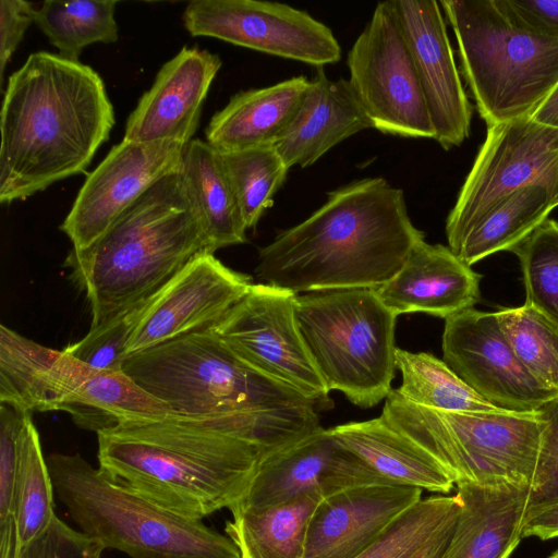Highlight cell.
<instances>
[{"label": "cell", "mask_w": 558, "mask_h": 558, "mask_svg": "<svg viewBox=\"0 0 558 558\" xmlns=\"http://www.w3.org/2000/svg\"><path fill=\"white\" fill-rule=\"evenodd\" d=\"M320 428L314 407L221 416L170 413L97 434L99 469L180 515L231 509L262 459Z\"/></svg>", "instance_id": "1"}, {"label": "cell", "mask_w": 558, "mask_h": 558, "mask_svg": "<svg viewBox=\"0 0 558 558\" xmlns=\"http://www.w3.org/2000/svg\"><path fill=\"white\" fill-rule=\"evenodd\" d=\"M423 239L403 191L384 178H365L329 192L310 217L262 247L255 274L295 294L377 289Z\"/></svg>", "instance_id": "2"}, {"label": "cell", "mask_w": 558, "mask_h": 558, "mask_svg": "<svg viewBox=\"0 0 558 558\" xmlns=\"http://www.w3.org/2000/svg\"><path fill=\"white\" fill-rule=\"evenodd\" d=\"M114 121L104 81L89 65L48 51L29 54L2 100L0 203L83 172Z\"/></svg>", "instance_id": "3"}, {"label": "cell", "mask_w": 558, "mask_h": 558, "mask_svg": "<svg viewBox=\"0 0 558 558\" xmlns=\"http://www.w3.org/2000/svg\"><path fill=\"white\" fill-rule=\"evenodd\" d=\"M208 252L181 168L147 190L88 247L64 265L90 305L89 329L145 303L190 260Z\"/></svg>", "instance_id": "4"}, {"label": "cell", "mask_w": 558, "mask_h": 558, "mask_svg": "<svg viewBox=\"0 0 558 558\" xmlns=\"http://www.w3.org/2000/svg\"><path fill=\"white\" fill-rule=\"evenodd\" d=\"M46 460L54 494L80 531L104 549L130 558H241L228 535L141 496L78 453Z\"/></svg>", "instance_id": "5"}, {"label": "cell", "mask_w": 558, "mask_h": 558, "mask_svg": "<svg viewBox=\"0 0 558 558\" xmlns=\"http://www.w3.org/2000/svg\"><path fill=\"white\" fill-rule=\"evenodd\" d=\"M461 71L487 126L531 117L558 83V38L515 23L500 0H441Z\"/></svg>", "instance_id": "6"}, {"label": "cell", "mask_w": 558, "mask_h": 558, "mask_svg": "<svg viewBox=\"0 0 558 558\" xmlns=\"http://www.w3.org/2000/svg\"><path fill=\"white\" fill-rule=\"evenodd\" d=\"M122 371L172 413L181 415L317 409L298 391L244 363L211 329L130 354Z\"/></svg>", "instance_id": "7"}, {"label": "cell", "mask_w": 558, "mask_h": 558, "mask_svg": "<svg viewBox=\"0 0 558 558\" xmlns=\"http://www.w3.org/2000/svg\"><path fill=\"white\" fill-rule=\"evenodd\" d=\"M294 312L312 361L329 391L368 409L391 391L397 315L375 289L296 294Z\"/></svg>", "instance_id": "8"}, {"label": "cell", "mask_w": 558, "mask_h": 558, "mask_svg": "<svg viewBox=\"0 0 558 558\" xmlns=\"http://www.w3.org/2000/svg\"><path fill=\"white\" fill-rule=\"evenodd\" d=\"M428 450L454 484L530 485L545 421L535 412L427 409L391 389L380 415Z\"/></svg>", "instance_id": "9"}, {"label": "cell", "mask_w": 558, "mask_h": 558, "mask_svg": "<svg viewBox=\"0 0 558 558\" xmlns=\"http://www.w3.org/2000/svg\"><path fill=\"white\" fill-rule=\"evenodd\" d=\"M539 184L558 201V129L524 117L487 126L486 136L446 220L453 252L510 194Z\"/></svg>", "instance_id": "10"}, {"label": "cell", "mask_w": 558, "mask_h": 558, "mask_svg": "<svg viewBox=\"0 0 558 558\" xmlns=\"http://www.w3.org/2000/svg\"><path fill=\"white\" fill-rule=\"evenodd\" d=\"M349 83L372 128L410 138L435 130L407 38L392 7L379 2L348 52Z\"/></svg>", "instance_id": "11"}, {"label": "cell", "mask_w": 558, "mask_h": 558, "mask_svg": "<svg viewBox=\"0 0 558 558\" xmlns=\"http://www.w3.org/2000/svg\"><path fill=\"white\" fill-rule=\"evenodd\" d=\"M296 294L266 283H253L247 293L211 330L244 363L288 386L317 409L332 407L298 327Z\"/></svg>", "instance_id": "12"}, {"label": "cell", "mask_w": 558, "mask_h": 558, "mask_svg": "<svg viewBox=\"0 0 558 558\" xmlns=\"http://www.w3.org/2000/svg\"><path fill=\"white\" fill-rule=\"evenodd\" d=\"M194 37H213L317 68L341 59L332 31L306 11L258 0H194L183 12Z\"/></svg>", "instance_id": "13"}, {"label": "cell", "mask_w": 558, "mask_h": 558, "mask_svg": "<svg viewBox=\"0 0 558 558\" xmlns=\"http://www.w3.org/2000/svg\"><path fill=\"white\" fill-rule=\"evenodd\" d=\"M444 362L493 405L535 412L558 397L521 363L495 312L469 308L445 319Z\"/></svg>", "instance_id": "14"}, {"label": "cell", "mask_w": 558, "mask_h": 558, "mask_svg": "<svg viewBox=\"0 0 558 558\" xmlns=\"http://www.w3.org/2000/svg\"><path fill=\"white\" fill-rule=\"evenodd\" d=\"M184 144L123 138L86 177L60 229L81 251L93 244L147 190L181 168Z\"/></svg>", "instance_id": "15"}, {"label": "cell", "mask_w": 558, "mask_h": 558, "mask_svg": "<svg viewBox=\"0 0 558 558\" xmlns=\"http://www.w3.org/2000/svg\"><path fill=\"white\" fill-rule=\"evenodd\" d=\"M251 277L203 252L142 306L126 356L192 332L211 329L247 293Z\"/></svg>", "instance_id": "16"}, {"label": "cell", "mask_w": 558, "mask_h": 558, "mask_svg": "<svg viewBox=\"0 0 558 558\" xmlns=\"http://www.w3.org/2000/svg\"><path fill=\"white\" fill-rule=\"evenodd\" d=\"M373 483H392L368 468L320 427L265 456L243 497L231 512L257 510L304 495L328 497Z\"/></svg>", "instance_id": "17"}, {"label": "cell", "mask_w": 558, "mask_h": 558, "mask_svg": "<svg viewBox=\"0 0 558 558\" xmlns=\"http://www.w3.org/2000/svg\"><path fill=\"white\" fill-rule=\"evenodd\" d=\"M407 38L435 130L446 150L470 135L472 107L462 85L442 10L435 0H391Z\"/></svg>", "instance_id": "18"}, {"label": "cell", "mask_w": 558, "mask_h": 558, "mask_svg": "<svg viewBox=\"0 0 558 558\" xmlns=\"http://www.w3.org/2000/svg\"><path fill=\"white\" fill-rule=\"evenodd\" d=\"M422 492L396 483H373L323 498L308 522L304 558L357 557L422 499Z\"/></svg>", "instance_id": "19"}, {"label": "cell", "mask_w": 558, "mask_h": 558, "mask_svg": "<svg viewBox=\"0 0 558 558\" xmlns=\"http://www.w3.org/2000/svg\"><path fill=\"white\" fill-rule=\"evenodd\" d=\"M49 389L50 411H65L96 434L171 413L123 371L94 368L63 350L52 365Z\"/></svg>", "instance_id": "20"}, {"label": "cell", "mask_w": 558, "mask_h": 558, "mask_svg": "<svg viewBox=\"0 0 558 558\" xmlns=\"http://www.w3.org/2000/svg\"><path fill=\"white\" fill-rule=\"evenodd\" d=\"M220 68L218 54L182 48L161 66L151 87L138 100L128 118L123 138L187 145L198 128L204 100Z\"/></svg>", "instance_id": "21"}, {"label": "cell", "mask_w": 558, "mask_h": 558, "mask_svg": "<svg viewBox=\"0 0 558 558\" xmlns=\"http://www.w3.org/2000/svg\"><path fill=\"white\" fill-rule=\"evenodd\" d=\"M481 276L448 246L418 241L401 269L375 289L397 316L425 313L448 318L473 308L480 300Z\"/></svg>", "instance_id": "22"}, {"label": "cell", "mask_w": 558, "mask_h": 558, "mask_svg": "<svg viewBox=\"0 0 558 558\" xmlns=\"http://www.w3.org/2000/svg\"><path fill=\"white\" fill-rule=\"evenodd\" d=\"M369 128L349 80H331L318 68L292 121L272 146L289 169L305 168Z\"/></svg>", "instance_id": "23"}, {"label": "cell", "mask_w": 558, "mask_h": 558, "mask_svg": "<svg viewBox=\"0 0 558 558\" xmlns=\"http://www.w3.org/2000/svg\"><path fill=\"white\" fill-rule=\"evenodd\" d=\"M462 500L444 558H509L522 538L530 485H457Z\"/></svg>", "instance_id": "24"}, {"label": "cell", "mask_w": 558, "mask_h": 558, "mask_svg": "<svg viewBox=\"0 0 558 558\" xmlns=\"http://www.w3.org/2000/svg\"><path fill=\"white\" fill-rule=\"evenodd\" d=\"M308 84L299 75L235 94L213 116L206 142L218 153L272 146L292 121Z\"/></svg>", "instance_id": "25"}, {"label": "cell", "mask_w": 558, "mask_h": 558, "mask_svg": "<svg viewBox=\"0 0 558 558\" xmlns=\"http://www.w3.org/2000/svg\"><path fill=\"white\" fill-rule=\"evenodd\" d=\"M333 437L385 480L439 494L454 485L448 470L422 445L381 416L329 428Z\"/></svg>", "instance_id": "26"}, {"label": "cell", "mask_w": 558, "mask_h": 558, "mask_svg": "<svg viewBox=\"0 0 558 558\" xmlns=\"http://www.w3.org/2000/svg\"><path fill=\"white\" fill-rule=\"evenodd\" d=\"M181 174L208 252L245 243L247 229L219 153L207 142L192 140L184 149Z\"/></svg>", "instance_id": "27"}, {"label": "cell", "mask_w": 558, "mask_h": 558, "mask_svg": "<svg viewBox=\"0 0 558 558\" xmlns=\"http://www.w3.org/2000/svg\"><path fill=\"white\" fill-rule=\"evenodd\" d=\"M322 499L304 495L264 509L231 512L226 533L241 558H304L308 522Z\"/></svg>", "instance_id": "28"}, {"label": "cell", "mask_w": 558, "mask_h": 558, "mask_svg": "<svg viewBox=\"0 0 558 558\" xmlns=\"http://www.w3.org/2000/svg\"><path fill=\"white\" fill-rule=\"evenodd\" d=\"M558 207L548 189L534 184L507 196L465 235L453 253L466 265L511 251Z\"/></svg>", "instance_id": "29"}, {"label": "cell", "mask_w": 558, "mask_h": 558, "mask_svg": "<svg viewBox=\"0 0 558 558\" xmlns=\"http://www.w3.org/2000/svg\"><path fill=\"white\" fill-rule=\"evenodd\" d=\"M59 354L1 325V403L32 414L50 411V372Z\"/></svg>", "instance_id": "30"}, {"label": "cell", "mask_w": 558, "mask_h": 558, "mask_svg": "<svg viewBox=\"0 0 558 558\" xmlns=\"http://www.w3.org/2000/svg\"><path fill=\"white\" fill-rule=\"evenodd\" d=\"M396 368L402 377L398 392L414 404L448 412L502 411L474 391L444 361L429 353L397 348Z\"/></svg>", "instance_id": "31"}, {"label": "cell", "mask_w": 558, "mask_h": 558, "mask_svg": "<svg viewBox=\"0 0 558 558\" xmlns=\"http://www.w3.org/2000/svg\"><path fill=\"white\" fill-rule=\"evenodd\" d=\"M116 0H49L35 9L34 23L61 57L78 61L89 45L118 40Z\"/></svg>", "instance_id": "32"}, {"label": "cell", "mask_w": 558, "mask_h": 558, "mask_svg": "<svg viewBox=\"0 0 558 558\" xmlns=\"http://www.w3.org/2000/svg\"><path fill=\"white\" fill-rule=\"evenodd\" d=\"M53 484L31 416L20 441L14 515L20 548L41 534L56 517Z\"/></svg>", "instance_id": "33"}, {"label": "cell", "mask_w": 558, "mask_h": 558, "mask_svg": "<svg viewBox=\"0 0 558 558\" xmlns=\"http://www.w3.org/2000/svg\"><path fill=\"white\" fill-rule=\"evenodd\" d=\"M246 229H254L286 181L289 168L274 146L219 153Z\"/></svg>", "instance_id": "34"}, {"label": "cell", "mask_w": 558, "mask_h": 558, "mask_svg": "<svg viewBox=\"0 0 558 558\" xmlns=\"http://www.w3.org/2000/svg\"><path fill=\"white\" fill-rule=\"evenodd\" d=\"M495 313L521 363L542 384L558 391V327L526 303Z\"/></svg>", "instance_id": "35"}, {"label": "cell", "mask_w": 558, "mask_h": 558, "mask_svg": "<svg viewBox=\"0 0 558 558\" xmlns=\"http://www.w3.org/2000/svg\"><path fill=\"white\" fill-rule=\"evenodd\" d=\"M461 506L458 494L422 498L355 558H409L441 526L457 518Z\"/></svg>", "instance_id": "36"}, {"label": "cell", "mask_w": 558, "mask_h": 558, "mask_svg": "<svg viewBox=\"0 0 558 558\" xmlns=\"http://www.w3.org/2000/svg\"><path fill=\"white\" fill-rule=\"evenodd\" d=\"M510 252L520 262L525 303L558 327V221L547 219Z\"/></svg>", "instance_id": "37"}, {"label": "cell", "mask_w": 558, "mask_h": 558, "mask_svg": "<svg viewBox=\"0 0 558 558\" xmlns=\"http://www.w3.org/2000/svg\"><path fill=\"white\" fill-rule=\"evenodd\" d=\"M143 304L99 328L89 329L85 337L68 344L63 351L94 368L122 371L126 345Z\"/></svg>", "instance_id": "38"}, {"label": "cell", "mask_w": 558, "mask_h": 558, "mask_svg": "<svg viewBox=\"0 0 558 558\" xmlns=\"http://www.w3.org/2000/svg\"><path fill=\"white\" fill-rule=\"evenodd\" d=\"M539 412L545 428L530 484L525 518L558 501V397L544 404Z\"/></svg>", "instance_id": "39"}, {"label": "cell", "mask_w": 558, "mask_h": 558, "mask_svg": "<svg viewBox=\"0 0 558 558\" xmlns=\"http://www.w3.org/2000/svg\"><path fill=\"white\" fill-rule=\"evenodd\" d=\"M31 416L13 405H0V527L16 526L14 488L20 441Z\"/></svg>", "instance_id": "40"}, {"label": "cell", "mask_w": 558, "mask_h": 558, "mask_svg": "<svg viewBox=\"0 0 558 558\" xmlns=\"http://www.w3.org/2000/svg\"><path fill=\"white\" fill-rule=\"evenodd\" d=\"M104 550L56 515L41 534L21 548L17 558H101Z\"/></svg>", "instance_id": "41"}, {"label": "cell", "mask_w": 558, "mask_h": 558, "mask_svg": "<svg viewBox=\"0 0 558 558\" xmlns=\"http://www.w3.org/2000/svg\"><path fill=\"white\" fill-rule=\"evenodd\" d=\"M35 8L24 0H0V78L5 65L34 23Z\"/></svg>", "instance_id": "42"}, {"label": "cell", "mask_w": 558, "mask_h": 558, "mask_svg": "<svg viewBox=\"0 0 558 558\" xmlns=\"http://www.w3.org/2000/svg\"><path fill=\"white\" fill-rule=\"evenodd\" d=\"M510 17L520 26L558 38V0H500Z\"/></svg>", "instance_id": "43"}, {"label": "cell", "mask_w": 558, "mask_h": 558, "mask_svg": "<svg viewBox=\"0 0 558 558\" xmlns=\"http://www.w3.org/2000/svg\"><path fill=\"white\" fill-rule=\"evenodd\" d=\"M530 536L543 541L558 537V501L538 509L524 519L522 538Z\"/></svg>", "instance_id": "44"}, {"label": "cell", "mask_w": 558, "mask_h": 558, "mask_svg": "<svg viewBox=\"0 0 558 558\" xmlns=\"http://www.w3.org/2000/svg\"><path fill=\"white\" fill-rule=\"evenodd\" d=\"M459 517V515H458ZM458 517L441 526L424 545L409 558H444L450 544Z\"/></svg>", "instance_id": "45"}, {"label": "cell", "mask_w": 558, "mask_h": 558, "mask_svg": "<svg viewBox=\"0 0 558 558\" xmlns=\"http://www.w3.org/2000/svg\"><path fill=\"white\" fill-rule=\"evenodd\" d=\"M531 118L537 123L558 129V83L541 102Z\"/></svg>", "instance_id": "46"}, {"label": "cell", "mask_w": 558, "mask_h": 558, "mask_svg": "<svg viewBox=\"0 0 558 558\" xmlns=\"http://www.w3.org/2000/svg\"><path fill=\"white\" fill-rule=\"evenodd\" d=\"M549 558H558V550H556L554 554L549 556Z\"/></svg>", "instance_id": "47"}]
</instances>
